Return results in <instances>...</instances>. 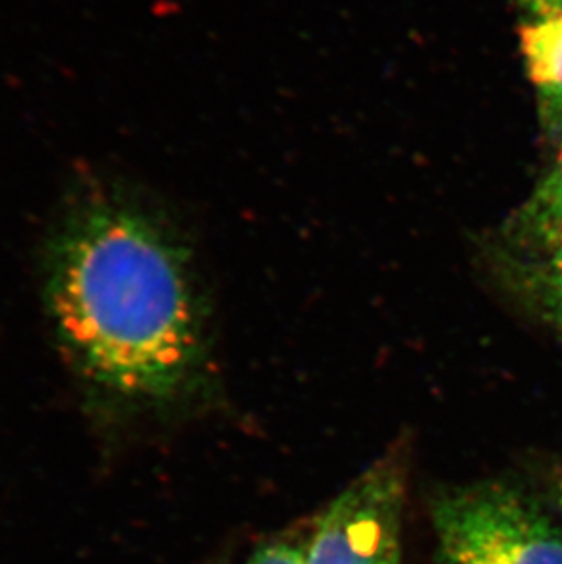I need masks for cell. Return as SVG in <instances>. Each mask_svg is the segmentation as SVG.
<instances>
[{
  "label": "cell",
  "mask_w": 562,
  "mask_h": 564,
  "mask_svg": "<svg viewBox=\"0 0 562 564\" xmlns=\"http://www.w3.org/2000/svg\"><path fill=\"white\" fill-rule=\"evenodd\" d=\"M403 479L400 466L375 464L320 519L307 564H398Z\"/></svg>",
  "instance_id": "3"
},
{
  "label": "cell",
  "mask_w": 562,
  "mask_h": 564,
  "mask_svg": "<svg viewBox=\"0 0 562 564\" xmlns=\"http://www.w3.org/2000/svg\"><path fill=\"white\" fill-rule=\"evenodd\" d=\"M44 293L69 362L114 402L169 399L196 364L185 254L117 188H85L66 207L50 236Z\"/></svg>",
  "instance_id": "1"
},
{
  "label": "cell",
  "mask_w": 562,
  "mask_h": 564,
  "mask_svg": "<svg viewBox=\"0 0 562 564\" xmlns=\"http://www.w3.org/2000/svg\"><path fill=\"white\" fill-rule=\"evenodd\" d=\"M544 261H552V263H562V230L555 236V240L542 251Z\"/></svg>",
  "instance_id": "8"
},
{
  "label": "cell",
  "mask_w": 562,
  "mask_h": 564,
  "mask_svg": "<svg viewBox=\"0 0 562 564\" xmlns=\"http://www.w3.org/2000/svg\"><path fill=\"white\" fill-rule=\"evenodd\" d=\"M433 522L442 564H562V528L514 486L447 491Z\"/></svg>",
  "instance_id": "2"
},
{
  "label": "cell",
  "mask_w": 562,
  "mask_h": 564,
  "mask_svg": "<svg viewBox=\"0 0 562 564\" xmlns=\"http://www.w3.org/2000/svg\"><path fill=\"white\" fill-rule=\"evenodd\" d=\"M562 230V149L547 177L537 185L525 205L509 219V240L542 252Z\"/></svg>",
  "instance_id": "5"
},
{
  "label": "cell",
  "mask_w": 562,
  "mask_h": 564,
  "mask_svg": "<svg viewBox=\"0 0 562 564\" xmlns=\"http://www.w3.org/2000/svg\"><path fill=\"white\" fill-rule=\"evenodd\" d=\"M526 276L539 304L562 327V263L541 261L531 265Z\"/></svg>",
  "instance_id": "6"
},
{
  "label": "cell",
  "mask_w": 562,
  "mask_h": 564,
  "mask_svg": "<svg viewBox=\"0 0 562 564\" xmlns=\"http://www.w3.org/2000/svg\"><path fill=\"white\" fill-rule=\"evenodd\" d=\"M249 564H307V549L294 543H272L258 550Z\"/></svg>",
  "instance_id": "7"
},
{
  "label": "cell",
  "mask_w": 562,
  "mask_h": 564,
  "mask_svg": "<svg viewBox=\"0 0 562 564\" xmlns=\"http://www.w3.org/2000/svg\"><path fill=\"white\" fill-rule=\"evenodd\" d=\"M520 48L548 132L562 138V0H525Z\"/></svg>",
  "instance_id": "4"
}]
</instances>
